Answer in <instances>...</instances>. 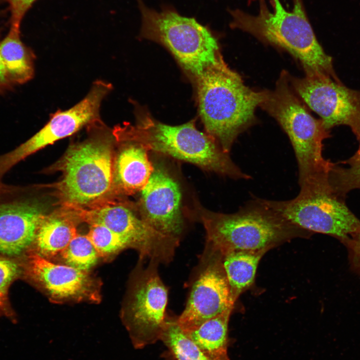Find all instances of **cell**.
Masks as SVG:
<instances>
[{"label":"cell","mask_w":360,"mask_h":360,"mask_svg":"<svg viewBox=\"0 0 360 360\" xmlns=\"http://www.w3.org/2000/svg\"><path fill=\"white\" fill-rule=\"evenodd\" d=\"M342 244L348 250L350 269L360 276V230L355 236Z\"/></svg>","instance_id":"28"},{"label":"cell","mask_w":360,"mask_h":360,"mask_svg":"<svg viewBox=\"0 0 360 360\" xmlns=\"http://www.w3.org/2000/svg\"><path fill=\"white\" fill-rule=\"evenodd\" d=\"M27 256L29 274L52 300H100V284L88 272L53 263L36 251H30Z\"/></svg>","instance_id":"16"},{"label":"cell","mask_w":360,"mask_h":360,"mask_svg":"<svg viewBox=\"0 0 360 360\" xmlns=\"http://www.w3.org/2000/svg\"><path fill=\"white\" fill-rule=\"evenodd\" d=\"M112 90V84L107 82L94 81L82 100L68 110H59L52 114L49 121L42 129L8 152L7 153L8 162L16 165L47 146L72 135L84 126L100 118L102 102Z\"/></svg>","instance_id":"14"},{"label":"cell","mask_w":360,"mask_h":360,"mask_svg":"<svg viewBox=\"0 0 360 360\" xmlns=\"http://www.w3.org/2000/svg\"><path fill=\"white\" fill-rule=\"evenodd\" d=\"M266 251H233L222 256V266L234 302L253 283L258 262Z\"/></svg>","instance_id":"21"},{"label":"cell","mask_w":360,"mask_h":360,"mask_svg":"<svg viewBox=\"0 0 360 360\" xmlns=\"http://www.w3.org/2000/svg\"><path fill=\"white\" fill-rule=\"evenodd\" d=\"M34 186L0 182V254L18 256L34 244L46 215L44 204L32 194Z\"/></svg>","instance_id":"13"},{"label":"cell","mask_w":360,"mask_h":360,"mask_svg":"<svg viewBox=\"0 0 360 360\" xmlns=\"http://www.w3.org/2000/svg\"><path fill=\"white\" fill-rule=\"evenodd\" d=\"M200 116L207 134L229 153L238 135L254 122L266 91L245 85L220 58L194 78Z\"/></svg>","instance_id":"1"},{"label":"cell","mask_w":360,"mask_h":360,"mask_svg":"<svg viewBox=\"0 0 360 360\" xmlns=\"http://www.w3.org/2000/svg\"><path fill=\"white\" fill-rule=\"evenodd\" d=\"M222 256L206 245L192 278L186 306L176 317L186 331L233 308L229 284L222 266Z\"/></svg>","instance_id":"11"},{"label":"cell","mask_w":360,"mask_h":360,"mask_svg":"<svg viewBox=\"0 0 360 360\" xmlns=\"http://www.w3.org/2000/svg\"><path fill=\"white\" fill-rule=\"evenodd\" d=\"M292 4L289 11L279 0H272V12L265 1L260 0L256 16L238 9L230 10L232 18L230 26L264 43L285 50L300 62L306 76L322 74L340 82L334 70L332 58L316 39L302 0H292Z\"/></svg>","instance_id":"2"},{"label":"cell","mask_w":360,"mask_h":360,"mask_svg":"<svg viewBox=\"0 0 360 360\" xmlns=\"http://www.w3.org/2000/svg\"><path fill=\"white\" fill-rule=\"evenodd\" d=\"M120 140L122 145L114 158L113 186L122 194H132L146 185L154 164L146 146L134 141Z\"/></svg>","instance_id":"17"},{"label":"cell","mask_w":360,"mask_h":360,"mask_svg":"<svg viewBox=\"0 0 360 360\" xmlns=\"http://www.w3.org/2000/svg\"><path fill=\"white\" fill-rule=\"evenodd\" d=\"M153 164L152 172L140 190L138 213L156 230L180 239L185 226L180 185L168 168Z\"/></svg>","instance_id":"15"},{"label":"cell","mask_w":360,"mask_h":360,"mask_svg":"<svg viewBox=\"0 0 360 360\" xmlns=\"http://www.w3.org/2000/svg\"><path fill=\"white\" fill-rule=\"evenodd\" d=\"M0 56L10 82L24 84L32 78L34 56L22 42L20 27L10 26L0 42Z\"/></svg>","instance_id":"20"},{"label":"cell","mask_w":360,"mask_h":360,"mask_svg":"<svg viewBox=\"0 0 360 360\" xmlns=\"http://www.w3.org/2000/svg\"><path fill=\"white\" fill-rule=\"evenodd\" d=\"M10 82L0 56V90L8 86Z\"/></svg>","instance_id":"29"},{"label":"cell","mask_w":360,"mask_h":360,"mask_svg":"<svg viewBox=\"0 0 360 360\" xmlns=\"http://www.w3.org/2000/svg\"><path fill=\"white\" fill-rule=\"evenodd\" d=\"M274 118L288 135L298 168L300 188L328 182L334 163L322 156L324 140L330 136L321 119L314 118L292 89L284 70L275 88L266 91L260 106Z\"/></svg>","instance_id":"5"},{"label":"cell","mask_w":360,"mask_h":360,"mask_svg":"<svg viewBox=\"0 0 360 360\" xmlns=\"http://www.w3.org/2000/svg\"><path fill=\"white\" fill-rule=\"evenodd\" d=\"M296 94L318 114L326 128L349 126L360 140V91L322 74L298 78L290 75Z\"/></svg>","instance_id":"12"},{"label":"cell","mask_w":360,"mask_h":360,"mask_svg":"<svg viewBox=\"0 0 360 360\" xmlns=\"http://www.w3.org/2000/svg\"><path fill=\"white\" fill-rule=\"evenodd\" d=\"M75 220L65 210L46 214L34 240L36 252L46 258L60 254L78 234Z\"/></svg>","instance_id":"18"},{"label":"cell","mask_w":360,"mask_h":360,"mask_svg":"<svg viewBox=\"0 0 360 360\" xmlns=\"http://www.w3.org/2000/svg\"><path fill=\"white\" fill-rule=\"evenodd\" d=\"M10 12V26L20 27L27 12L37 0H4Z\"/></svg>","instance_id":"27"},{"label":"cell","mask_w":360,"mask_h":360,"mask_svg":"<svg viewBox=\"0 0 360 360\" xmlns=\"http://www.w3.org/2000/svg\"><path fill=\"white\" fill-rule=\"evenodd\" d=\"M206 232V244L222 256L238 250L266 251L280 242L308 232L255 198L232 214L196 208Z\"/></svg>","instance_id":"4"},{"label":"cell","mask_w":360,"mask_h":360,"mask_svg":"<svg viewBox=\"0 0 360 360\" xmlns=\"http://www.w3.org/2000/svg\"><path fill=\"white\" fill-rule=\"evenodd\" d=\"M64 209L75 219L90 225L104 226L122 236L130 248L138 252L142 260L148 258L168 264L172 260L180 244V239L156 230L139 213L124 204L105 202L90 208Z\"/></svg>","instance_id":"10"},{"label":"cell","mask_w":360,"mask_h":360,"mask_svg":"<svg viewBox=\"0 0 360 360\" xmlns=\"http://www.w3.org/2000/svg\"><path fill=\"white\" fill-rule=\"evenodd\" d=\"M90 226L87 236L99 256L108 257L130 248L124 238L106 226L100 224Z\"/></svg>","instance_id":"25"},{"label":"cell","mask_w":360,"mask_h":360,"mask_svg":"<svg viewBox=\"0 0 360 360\" xmlns=\"http://www.w3.org/2000/svg\"><path fill=\"white\" fill-rule=\"evenodd\" d=\"M88 126L91 136L72 144L56 164L62 176L54 188L64 208L102 204L114 188L112 136L100 118Z\"/></svg>","instance_id":"6"},{"label":"cell","mask_w":360,"mask_h":360,"mask_svg":"<svg viewBox=\"0 0 360 360\" xmlns=\"http://www.w3.org/2000/svg\"><path fill=\"white\" fill-rule=\"evenodd\" d=\"M159 264L149 260L136 272L123 308L122 320L136 349L160 340L164 329L168 290L158 274Z\"/></svg>","instance_id":"9"},{"label":"cell","mask_w":360,"mask_h":360,"mask_svg":"<svg viewBox=\"0 0 360 360\" xmlns=\"http://www.w3.org/2000/svg\"><path fill=\"white\" fill-rule=\"evenodd\" d=\"M265 201L295 225L310 232L335 237L342 243L360 230V220L331 188H302L292 200Z\"/></svg>","instance_id":"8"},{"label":"cell","mask_w":360,"mask_h":360,"mask_svg":"<svg viewBox=\"0 0 360 360\" xmlns=\"http://www.w3.org/2000/svg\"><path fill=\"white\" fill-rule=\"evenodd\" d=\"M176 360H212L179 326L176 318L166 316L160 340Z\"/></svg>","instance_id":"22"},{"label":"cell","mask_w":360,"mask_h":360,"mask_svg":"<svg viewBox=\"0 0 360 360\" xmlns=\"http://www.w3.org/2000/svg\"><path fill=\"white\" fill-rule=\"evenodd\" d=\"M20 273V268L14 260L0 256V315L9 314L8 290L11 282Z\"/></svg>","instance_id":"26"},{"label":"cell","mask_w":360,"mask_h":360,"mask_svg":"<svg viewBox=\"0 0 360 360\" xmlns=\"http://www.w3.org/2000/svg\"><path fill=\"white\" fill-rule=\"evenodd\" d=\"M270 0V4H271L272 2V0Z\"/></svg>","instance_id":"30"},{"label":"cell","mask_w":360,"mask_h":360,"mask_svg":"<svg viewBox=\"0 0 360 360\" xmlns=\"http://www.w3.org/2000/svg\"><path fill=\"white\" fill-rule=\"evenodd\" d=\"M356 152L348 159L340 162L345 166L334 164L329 172L328 182L332 192L344 200L351 190L360 189V140Z\"/></svg>","instance_id":"23"},{"label":"cell","mask_w":360,"mask_h":360,"mask_svg":"<svg viewBox=\"0 0 360 360\" xmlns=\"http://www.w3.org/2000/svg\"><path fill=\"white\" fill-rule=\"evenodd\" d=\"M230 360V358H228V359H226V360Z\"/></svg>","instance_id":"31"},{"label":"cell","mask_w":360,"mask_h":360,"mask_svg":"<svg viewBox=\"0 0 360 360\" xmlns=\"http://www.w3.org/2000/svg\"><path fill=\"white\" fill-rule=\"evenodd\" d=\"M140 12L141 37L165 47L193 78L220 58L218 40L210 28L172 7L156 10L136 0Z\"/></svg>","instance_id":"7"},{"label":"cell","mask_w":360,"mask_h":360,"mask_svg":"<svg viewBox=\"0 0 360 360\" xmlns=\"http://www.w3.org/2000/svg\"><path fill=\"white\" fill-rule=\"evenodd\" d=\"M60 254L66 265L86 272L96 264L99 256L87 235L78 234Z\"/></svg>","instance_id":"24"},{"label":"cell","mask_w":360,"mask_h":360,"mask_svg":"<svg viewBox=\"0 0 360 360\" xmlns=\"http://www.w3.org/2000/svg\"><path fill=\"white\" fill-rule=\"evenodd\" d=\"M115 134L120 140L138 142L152 151L188 162L206 170L235 180H248L217 141L199 130L194 120L170 126L139 112L134 126H118Z\"/></svg>","instance_id":"3"},{"label":"cell","mask_w":360,"mask_h":360,"mask_svg":"<svg viewBox=\"0 0 360 360\" xmlns=\"http://www.w3.org/2000/svg\"><path fill=\"white\" fill-rule=\"evenodd\" d=\"M232 309L224 312L194 328L184 331L201 351L212 360L229 358L228 328Z\"/></svg>","instance_id":"19"}]
</instances>
